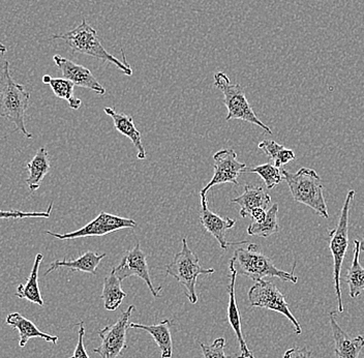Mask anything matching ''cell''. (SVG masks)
Listing matches in <instances>:
<instances>
[{
    "instance_id": "35",
    "label": "cell",
    "mask_w": 364,
    "mask_h": 358,
    "mask_svg": "<svg viewBox=\"0 0 364 358\" xmlns=\"http://www.w3.org/2000/svg\"><path fill=\"white\" fill-rule=\"evenodd\" d=\"M6 50L8 49H6V46L2 44V43H0V53H1L2 56H4V54L6 53Z\"/></svg>"
},
{
    "instance_id": "3",
    "label": "cell",
    "mask_w": 364,
    "mask_h": 358,
    "mask_svg": "<svg viewBox=\"0 0 364 358\" xmlns=\"http://www.w3.org/2000/svg\"><path fill=\"white\" fill-rule=\"evenodd\" d=\"M52 40L63 41V42L67 43V45L74 53L85 54V56L102 59V60L116 65L127 76L133 75V70L127 63L124 50H122V52L124 54V61L122 63L119 59L116 58L105 49L99 36H97V31L91 27L85 19L82 20L78 26L73 31L52 36Z\"/></svg>"
},
{
    "instance_id": "34",
    "label": "cell",
    "mask_w": 364,
    "mask_h": 358,
    "mask_svg": "<svg viewBox=\"0 0 364 358\" xmlns=\"http://www.w3.org/2000/svg\"><path fill=\"white\" fill-rule=\"evenodd\" d=\"M267 216V211L264 209H255L254 211L250 213V218L252 219L254 222L261 223L263 222Z\"/></svg>"
},
{
    "instance_id": "11",
    "label": "cell",
    "mask_w": 364,
    "mask_h": 358,
    "mask_svg": "<svg viewBox=\"0 0 364 358\" xmlns=\"http://www.w3.org/2000/svg\"><path fill=\"white\" fill-rule=\"evenodd\" d=\"M116 275L120 280L127 279V278L136 277L139 279L144 280L145 284L151 292L154 298H159V292L163 287L159 286L156 288L152 284L151 277H150L149 268H148L146 254L141 248L140 243H136L132 250L125 253L119 265L113 268Z\"/></svg>"
},
{
    "instance_id": "31",
    "label": "cell",
    "mask_w": 364,
    "mask_h": 358,
    "mask_svg": "<svg viewBox=\"0 0 364 358\" xmlns=\"http://www.w3.org/2000/svg\"><path fill=\"white\" fill-rule=\"evenodd\" d=\"M200 347H201L204 358H232L228 357L225 353V347H226L225 337H218L211 345L200 343Z\"/></svg>"
},
{
    "instance_id": "26",
    "label": "cell",
    "mask_w": 364,
    "mask_h": 358,
    "mask_svg": "<svg viewBox=\"0 0 364 358\" xmlns=\"http://www.w3.org/2000/svg\"><path fill=\"white\" fill-rule=\"evenodd\" d=\"M43 83L48 84L58 99L65 100L70 108L78 110L82 106L81 100L75 97V84L65 78H52L49 75L43 77Z\"/></svg>"
},
{
    "instance_id": "24",
    "label": "cell",
    "mask_w": 364,
    "mask_h": 358,
    "mask_svg": "<svg viewBox=\"0 0 364 358\" xmlns=\"http://www.w3.org/2000/svg\"><path fill=\"white\" fill-rule=\"evenodd\" d=\"M122 280L118 279L115 270L112 268L111 273L105 278L102 287V300L107 311L114 312L120 307L127 298V293L122 288Z\"/></svg>"
},
{
    "instance_id": "17",
    "label": "cell",
    "mask_w": 364,
    "mask_h": 358,
    "mask_svg": "<svg viewBox=\"0 0 364 358\" xmlns=\"http://www.w3.org/2000/svg\"><path fill=\"white\" fill-rule=\"evenodd\" d=\"M6 323L19 332V346L21 348L26 346L29 339H36V337L45 339L46 342H49L53 345H57V343H58V337L41 332L33 322L25 318L23 315L18 313V312L9 314L6 316Z\"/></svg>"
},
{
    "instance_id": "21",
    "label": "cell",
    "mask_w": 364,
    "mask_h": 358,
    "mask_svg": "<svg viewBox=\"0 0 364 358\" xmlns=\"http://www.w3.org/2000/svg\"><path fill=\"white\" fill-rule=\"evenodd\" d=\"M129 327L145 330L156 341V345L161 350V358H172L173 342L172 336H171L170 319H165L156 325H138V323L131 322Z\"/></svg>"
},
{
    "instance_id": "36",
    "label": "cell",
    "mask_w": 364,
    "mask_h": 358,
    "mask_svg": "<svg viewBox=\"0 0 364 358\" xmlns=\"http://www.w3.org/2000/svg\"><path fill=\"white\" fill-rule=\"evenodd\" d=\"M360 248H361V251H363V252H364V237H363V243H361Z\"/></svg>"
},
{
    "instance_id": "4",
    "label": "cell",
    "mask_w": 364,
    "mask_h": 358,
    "mask_svg": "<svg viewBox=\"0 0 364 358\" xmlns=\"http://www.w3.org/2000/svg\"><path fill=\"white\" fill-rule=\"evenodd\" d=\"M282 173L295 202L311 207L321 218L329 219L322 179L315 170L300 168L297 172L291 173L282 169Z\"/></svg>"
},
{
    "instance_id": "8",
    "label": "cell",
    "mask_w": 364,
    "mask_h": 358,
    "mask_svg": "<svg viewBox=\"0 0 364 358\" xmlns=\"http://www.w3.org/2000/svg\"><path fill=\"white\" fill-rule=\"evenodd\" d=\"M249 302L252 307H263L286 316L292 323L297 335L302 334L301 325L291 313L288 302L284 300V294L269 280H261L250 289Z\"/></svg>"
},
{
    "instance_id": "22",
    "label": "cell",
    "mask_w": 364,
    "mask_h": 358,
    "mask_svg": "<svg viewBox=\"0 0 364 358\" xmlns=\"http://www.w3.org/2000/svg\"><path fill=\"white\" fill-rule=\"evenodd\" d=\"M26 169L29 172L26 184L31 194H33L41 188V184L51 169V162L46 147H41L38 150L36 156L27 164Z\"/></svg>"
},
{
    "instance_id": "29",
    "label": "cell",
    "mask_w": 364,
    "mask_h": 358,
    "mask_svg": "<svg viewBox=\"0 0 364 358\" xmlns=\"http://www.w3.org/2000/svg\"><path fill=\"white\" fill-rule=\"evenodd\" d=\"M245 173H256L259 177L263 179L266 188L272 189L275 188L277 184H281L284 179L283 173H282L281 168L275 167L273 164H264V165L257 166L255 168H247L245 170Z\"/></svg>"
},
{
    "instance_id": "32",
    "label": "cell",
    "mask_w": 364,
    "mask_h": 358,
    "mask_svg": "<svg viewBox=\"0 0 364 358\" xmlns=\"http://www.w3.org/2000/svg\"><path fill=\"white\" fill-rule=\"evenodd\" d=\"M78 344L75 349L74 354L70 358H90L86 352L85 345H84V337H85V323L84 321H80L78 325Z\"/></svg>"
},
{
    "instance_id": "5",
    "label": "cell",
    "mask_w": 364,
    "mask_h": 358,
    "mask_svg": "<svg viewBox=\"0 0 364 358\" xmlns=\"http://www.w3.org/2000/svg\"><path fill=\"white\" fill-rule=\"evenodd\" d=\"M168 275L175 278L183 287L186 295L192 305L198 302L196 285L199 275H213V268H204L200 264L199 257L188 248L186 237L182 238V248L178 254L175 255L172 262L166 268Z\"/></svg>"
},
{
    "instance_id": "13",
    "label": "cell",
    "mask_w": 364,
    "mask_h": 358,
    "mask_svg": "<svg viewBox=\"0 0 364 358\" xmlns=\"http://www.w3.org/2000/svg\"><path fill=\"white\" fill-rule=\"evenodd\" d=\"M201 197V211H200V223L203 226L205 230L208 233L215 237L218 243H220L223 250H227L230 246L245 245L247 241H240V243H229L226 238L227 232L234 227L236 221L230 218H222L218 214L213 213L208 209L207 205L206 195L200 194Z\"/></svg>"
},
{
    "instance_id": "16",
    "label": "cell",
    "mask_w": 364,
    "mask_h": 358,
    "mask_svg": "<svg viewBox=\"0 0 364 358\" xmlns=\"http://www.w3.org/2000/svg\"><path fill=\"white\" fill-rule=\"evenodd\" d=\"M230 269V280L229 286H228V292H229V305H228V321L230 325L233 328L236 337H237L239 348H240V355L237 358H255L252 351L247 347V342L242 334V327H241V316L238 310L237 300L235 295L236 279H237V273L233 268Z\"/></svg>"
},
{
    "instance_id": "2",
    "label": "cell",
    "mask_w": 364,
    "mask_h": 358,
    "mask_svg": "<svg viewBox=\"0 0 364 358\" xmlns=\"http://www.w3.org/2000/svg\"><path fill=\"white\" fill-rule=\"evenodd\" d=\"M229 268H233L237 275H243L255 282L265 278H277L293 284L298 282L294 271L287 273L277 268L272 260L263 254L256 243H249L247 248H238L230 260Z\"/></svg>"
},
{
    "instance_id": "9",
    "label": "cell",
    "mask_w": 364,
    "mask_h": 358,
    "mask_svg": "<svg viewBox=\"0 0 364 358\" xmlns=\"http://www.w3.org/2000/svg\"><path fill=\"white\" fill-rule=\"evenodd\" d=\"M136 226L138 224L131 219L101 211L95 220L91 221L84 227L80 228L77 231L65 234L54 233L51 231H46L45 233L60 241H68V239H77L81 237L105 236L118 230L134 229Z\"/></svg>"
},
{
    "instance_id": "25",
    "label": "cell",
    "mask_w": 364,
    "mask_h": 358,
    "mask_svg": "<svg viewBox=\"0 0 364 358\" xmlns=\"http://www.w3.org/2000/svg\"><path fill=\"white\" fill-rule=\"evenodd\" d=\"M361 241L358 239L354 241L353 248V261L351 268L346 275V283L349 285L350 296L351 298H357L364 292V268L359 261L360 256Z\"/></svg>"
},
{
    "instance_id": "7",
    "label": "cell",
    "mask_w": 364,
    "mask_h": 358,
    "mask_svg": "<svg viewBox=\"0 0 364 358\" xmlns=\"http://www.w3.org/2000/svg\"><path fill=\"white\" fill-rule=\"evenodd\" d=\"M215 86L224 95V104L227 107L226 122L233 120L252 123L258 125L266 133L272 134L269 127L264 125L250 107L245 90L239 84H233L225 73L218 72L215 75Z\"/></svg>"
},
{
    "instance_id": "18",
    "label": "cell",
    "mask_w": 364,
    "mask_h": 358,
    "mask_svg": "<svg viewBox=\"0 0 364 358\" xmlns=\"http://www.w3.org/2000/svg\"><path fill=\"white\" fill-rule=\"evenodd\" d=\"M231 202L240 206L239 214L241 218H247L255 209H264L267 211L272 204V197L261 186L247 184L242 195L234 198Z\"/></svg>"
},
{
    "instance_id": "30",
    "label": "cell",
    "mask_w": 364,
    "mask_h": 358,
    "mask_svg": "<svg viewBox=\"0 0 364 358\" xmlns=\"http://www.w3.org/2000/svg\"><path fill=\"white\" fill-rule=\"evenodd\" d=\"M52 209H53V202L50 203L47 211H40V213H29V211H0V220H23V219H49L51 216Z\"/></svg>"
},
{
    "instance_id": "19",
    "label": "cell",
    "mask_w": 364,
    "mask_h": 358,
    "mask_svg": "<svg viewBox=\"0 0 364 358\" xmlns=\"http://www.w3.org/2000/svg\"><path fill=\"white\" fill-rule=\"evenodd\" d=\"M104 111L107 115L112 117L114 125H115V129L117 130L118 133L124 135L127 138H129L134 146H135L136 157L139 159H146V150H145L144 146H143L142 136H141L140 132L136 129L133 118L131 116L127 115V114L116 112L114 109L108 108V107L105 108Z\"/></svg>"
},
{
    "instance_id": "6",
    "label": "cell",
    "mask_w": 364,
    "mask_h": 358,
    "mask_svg": "<svg viewBox=\"0 0 364 358\" xmlns=\"http://www.w3.org/2000/svg\"><path fill=\"white\" fill-rule=\"evenodd\" d=\"M355 197V191H348L345 202L341 207L340 220L338 225L329 231V248L333 257L334 289L338 298V312L343 313V298H341V273L343 268V259L349 246V213L350 206Z\"/></svg>"
},
{
    "instance_id": "33",
    "label": "cell",
    "mask_w": 364,
    "mask_h": 358,
    "mask_svg": "<svg viewBox=\"0 0 364 358\" xmlns=\"http://www.w3.org/2000/svg\"><path fill=\"white\" fill-rule=\"evenodd\" d=\"M311 354L313 352L307 347H295L287 350L284 358H311Z\"/></svg>"
},
{
    "instance_id": "28",
    "label": "cell",
    "mask_w": 364,
    "mask_h": 358,
    "mask_svg": "<svg viewBox=\"0 0 364 358\" xmlns=\"http://www.w3.org/2000/svg\"><path fill=\"white\" fill-rule=\"evenodd\" d=\"M258 147L263 150L264 154L272 159L273 165L277 168H282L295 159V154L292 149H288L273 140L262 141Z\"/></svg>"
},
{
    "instance_id": "27",
    "label": "cell",
    "mask_w": 364,
    "mask_h": 358,
    "mask_svg": "<svg viewBox=\"0 0 364 358\" xmlns=\"http://www.w3.org/2000/svg\"><path fill=\"white\" fill-rule=\"evenodd\" d=\"M277 213H279V204H273L267 211V216L265 220L261 223L252 222L247 227V234L250 236H260L264 238L277 233L281 229L279 224V219H277Z\"/></svg>"
},
{
    "instance_id": "14",
    "label": "cell",
    "mask_w": 364,
    "mask_h": 358,
    "mask_svg": "<svg viewBox=\"0 0 364 358\" xmlns=\"http://www.w3.org/2000/svg\"><path fill=\"white\" fill-rule=\"evenodd\" d=\"M53 60L56 67L60 70L63 78L70 80L75 86L87 88L99 95H104L106 93L104 86L97 81L87 68L77 65L70 59L60 56H54Z\"/></svg>"
},
{
    "instance_id": "15",
    "label": "cell",
    "mask_w": 364,
    "mask_h": 358,
    "mask_svg": "<svg viewBox=\"0 0 364 358\" xmlns=\"http://www.w3.org/2000/svg\"><path fill=\"white\" fill-rule=\"evenodd\" d=\"M336 358H359L364 347V336L351 337L338 325L336 312L329 313Z\"/></svg>"
},
{
    "instance_id": "1",
    "label": "cell",
    "mask_w": 364,
    "mask_h": 358,
    "mask_svg": "<svg viewBox=\"0 0 364 358\" xmlns=\"http://www.w3.org/2000/svg\"><path fill=\"white\" fill-rule=\"evenodd\" d=\"M31 102V93L22 84L16 83L11 75L10 63L4 61L0 70V117L15 125L16 131L31 139L25 127V116Z\"/></svg>"
},
{
    "instance_id": "12",
    "label": "cell",
    "mask_w": 364,
    "mask_h": 358,
    "mask_svg": "<svg viewBox=\"0 0 364 358\" xmlns=\"http://www.w3.org/2000/svg\"><path fill=\"white\" fill-rule=\"evenodd\" d=\"M213 161L215 174L207 186L200 191L203 195H206L207 191L216 184H233L234 186H238L239 177L247 168L245 163L237 161V154L233 149H223L215 152Z\"/></svg>"
},
{
    "instance_id": "20",
    "label": "cell",
    "mask_w": 364,
    "mask_h": 358,
    "mask_svg": "<svg viewBox=\"0 0 364 358\" xmlns=\"http://www.w3.org/2000/svg\"><path fill=\"white\" fill-rule=\"evenodd\" d=\"M106 257V254H97L92 251L84 253L82 256L75 260H55L50 264L49 268L45 273V275H49L52 271L60 268H67L73 271H81V273H91V275H97V268L102 260Z\"/></svg>"
},
{
    "instance_id": "10",
    "label": "cell",
    "mask_w": 364,
    "mask_h": 358,
    "mask_svg": "<svg viewBox=\"0 0 364 358\" xmlns=\"http://www.w3.org/2000/svg\"><path fill=\"white\" fill-rule=\"evenodd\" d=\"M134 310L135 305H129L114 325L100 330L99 337L102 343L100 347L93 349V352L97 353L102 358H117L124 353L127 348V332Z\"/></svg>"
},
{
    "instance_id": "23",
    "label": "cell",
    "mask_w": 364,
    "mask_h": 358,
    "mask_svg": "<svg viewBox=\"0 0 364 358\" xmlns=\"http://www.w3.org/2000/svg\"><path fill=\"white\" fill-rule=\"evenodd\" d=\"M43 260H44V256L38 253L34 259L33 269H31L26 284H20L16 291V296L20 300H28L40 307H44V300H43L42 293H41L40 285H38V269H40Z\"/></svg>"
}]
</instances>
